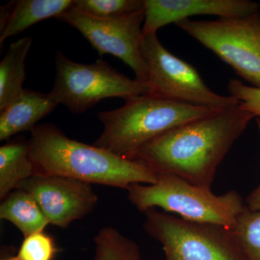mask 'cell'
I'll use <instances>...</instances> for the list:
<instances>
[{"label": "cell", "mask_w": 260, "mask_h": 260, "mask_svg": "<svg viewBox=\"0 0 260 260\" xmlns=\"http://www.w3.org/2000/svg\"><path fill=\"white\" fill-rule=\"evenodd\" d=\"M1 260H20L17 255L2 256Z\"/></svg>", "instance_id": "cell-23"}, {"label": "cell", "mask_w": 260, "mask_h": 260, "mask_svg": "<svg viewBox=\"0 0 260 260\" xmlns=\"http://www.w3.org/2000/svg\"><path fill=\"white\" fill-rule=\"evenodd\" d=\"M32 42L30 37L13 42L0 63V112L23 91V84L26 78L25 59Z\"/></svg>", "instance_id": "cell-14"}, {"label": "cell", "mask_w": 260, "mask_h": 260, "mask_svg": "<svg viewBox=\"0 0 260 260\" xmlns=\"http://www.w3.org/2000/svg\"><path fill=\"white\" fill-rule=\"evenodd\" d=\"M143 36L194 15L242 18L260 12V5L249 0H144Z\"/></svg>", "instance_id": "cell-11"}, {"label": "cell", "mask_w": 260, "mask_h": 260, "mask_svg": "<svg viewBox=\"0 0 260 260\" xmlns=\"http://www.w3.org/2000/svg\"><path fill=\"white\" fill-rule=\"evenodd\" d=\"M142 54L148 67L153 95L191 105L221 109L239 104L207 86L194 67L179 59L159 42L156 34L143 36Z\"/></svg>", "instance_id": "cell-8"}, {"label": "cell", "mask_w": 260, "mask_h": 260, "mask_svg": "<svg viewBox=\"0 0 260 260\" xmlns=\"http://www.w3.org/2000/svg\"><path fill=\"white\" fill-rule=\"evenodd\" d=\"M232 96L236 98L246 110L260 118V88L244 85L240 80L232 79L228 84Z\"/></svg>", "instance_id": "cell-21"}, {"label": "cell", "mask_w": 260, "mask_h": 260, "mask_svg": "<svg viewBox=\"0 0 260 260\" xmlns=\"http://www.w3.org/2000/svg\"><path fill=\"white\" fill-rule=\"evenodd\" d=\"M256 121L260 133V118H256ZM246 206L251 211H260V184L246 198Z\"/></svg>", "instance_id": "cell-22"}, {"label": "cell", "mask_w": 260, "mask_h": 260, "mask_svg": "<svg viewBox=\"0 0 260 260\" xmlns=\"http://www.w3.org/2000/svg\"><path fill=\"white\" fill-rule=\"evenodd\" d=\"M28 140L35 174L63 176L125 189L131 184L158 181V174L141 162L70 139L52 124L36 126Z\"/></svg>", "instance_id": "cell-2"}, {"label": "cell", "mask_w": 260, "mask_h": 260, "mask_svg": "<svg viewBox=\"0 0 260 260\" xmlns=\"http://www.w3.org/2000/svg\"><path fill=\"white\" fill-rule=\"evenodd\" d=\"M56 20L79 30L100 56L109 54L126 63L135 79L149 82L148 67L142 54L145 10L116 20L94 18L72 7Z\"/></svg>", "instance_id": "cell-9"}, {"label": "cell", "mask_w": 260, "mask_h": 260, "mask_svg": "<svg viewBox=\"0 0 260 260\" xmlns=\"http://www.w3.org/2000/svg\"><path fill=\"white\" fill-rule=\"evenodd\" d=\"M59 104L49 93L24 89L22 93L0 113V140L9 139L22 132L30 131Z\"/></svg>", "instance_id": "cell-13"}, {"label": "cell", "mask_w": 260, "mask_h": 260, "mask_svg": "<svg viewBox=\"0 0 260 260\" xmlns=\"http://www.w3.org/2000/svg\"><path fill=\"white\" fill-rule=\"evenodd\" d=\"M0 218L14 224L24 238L44 232L49 224L34 197L23 189H17L3 199Z\"/></svg>", "instance_id": "cell-15"}, {"label": "cell", "mask_w": 260, "mask_h": 260, "mask_svg": "<svg viewBox=\"0 0 260 260\" xmlns=\"http://www.w3.org/2000/svg\"><path fill=\"white\" fill-rule=\"evenodd\" d=\"M17 189L30 193L49 224L61 229L91 213L99 200L91 184L63 176L35 174Z\"/></svg>", "instance_id": "cell-10"}, {"label": "cell", "mask_w": 260, "mask_h": 260, "mask_svg": "<svg viewBox=\"0 0 260 260\" xmlns=\"http://www.w3.org/2000/svg\"><path fill=\"white\" fill-rule=\"evenodd\" d=\"M144 214L143 229L162 244L165 260H246L227 228L189 221L155 208Z\"/></svg>", "instance_id": "cell-6"}, {"label": "cell", "mask_w": 260, "mask_h": 260, "mask_svg": "<svg viewBox=\"0 0 260 260\" xmlns=\"http://www.w3.org/2000/svg\"><path fill=\"white\" fill-rule=\"evenodd\" d=\"M74 4V0H15L1 7L0 44L34 24L56 19Z\"/></svg>", "instance_id": "cell-12"}, {"label": "cell", "mask_w": 260, "mask_h": 260, "mask_svg": "<svg viewBox=\"0 0 260 260\" xmlns=\"http://www.w3.org/2000/svg\"><path fill=\"white\" fill-rule=\"evenodd\" d=\"M34 174L29 140L9 142L0 147V199H5Z\"/></svg>", "instance_id": "cell-16"}, {"label": "cell", "mask_w": 260, "mask_h": 260, "mask_svg": "<svg viewBox=\"0 0 260 260\" xmlns=\"http://www.w3.org/2000/svg\"><path fill=\"white\" fill-rule=\"evenodd\" d=\"M55 80L49 95L73 114H82L107 98L125 99L153 93L150 82L130 79L102 59L93 64L72 61L60 51L55 55Z\"/></svg>", "instance_id": "cell-5"}, {"label": "cell", "mask_w": 260, "mask_h": 260, "mask_svg": "<svg viewBox=\"0 0 260 260\" xmlns=\"http://www.w3.org/2000/svg\"><path fill=\"white\" fill-rule=\"evenodd\" d=\"M74 9L94 18L116 20L145 10L144 0H75Z\"/></svg>", "instance_id": "cell-18"}, {"label": "cell", "mask_w": 260, "mask_h": 260, "mask_svg": "<svg viewBox=\"0 0 260 260\" xmlns=\"http://www.w3.org/2000/svg\"><path fill=\"white\" fill-rule=\"evenodd\" d=\"M56 253L54 240L42 232L25 238L17 256L20 260H52Z\"/></svg>", "instance_id": "cell-20"}, {"label": "cell", "mask_w": 260, "mask_h": 260, "mask_svg": "<svg viewBox=\"0 0 260 260\" xmlns=\"http://www.w3.org/2000/svg\"><path fill=\"white\" fill-rule=\"evenodd\" d=\"M94 260H141L136 243L113 227L100 229L94 238Z\"/></svg>", "instance_id": "cell-17"}, {"label": "cell", "mask_w": 260, "mask_h": 260, "mask_svg": "<svg viewBox=\"0 0 260 260\" xmlns=\"http://www.w3.org/2000/svg\"><path fill=\"white\" fill-rule=\"evenodd\" d=\"M176 25L260 88V12L242 18L181 20Z\"/></svg>", "instance_id": "cell-7"}, {"label": "cell", "mask_w": 260, "mask_h": 260, "mask_svg": "<svg viewBox=\"0 0 260 260\" xmlns=\"http://www.w3.org/2000/svg\"><path fill=\"white\" fill-rule=\"evenodd\" d=\"M217 110L153 94L133 98L126 100L123 107L98 113L104 130L93 145L121 158L134 160L142 147L159 135Z\"/></svg>", "instance_id": "cell-3"}, {"label": "cell", "mask_w": 260, "mask_h": 260, "mask_svg": "<svg viewBox=\"0 0 260 260\" xmlns=\"http://www.w3.org/2000/svg\"><path fill=\"white\" fill-rule=\"evenodd\" d=\"M254 118L240 103L218 109L159 135L142 147L134 160L158 175L211 189L218 166Z\"/></svg>", "instance_id": "cell-1"}, {"label": "cell", "mask_w": 260, "mask_h": 260, "mask_svg": "<svg viewBox=\"0 0 260 260\" xmlns=\"http://www.w3.org/2000/svg\"><path fill=\"white\" fill-rule=\"evenodd\" d=\"M127 198L141 213L150 208H161L166 213L178 214L189 221L208 223L232 229L245 209L237 191L221 195L172 175H158L154 184H133L128 187Z\"/></svg>", "instance_id": "cell-4"}, {"label": "cell", "mask_w": 260, "mask_h": 260, "mask_svg": "<svg viewBox=\"0 0 260 260\" xmlns=\"http://www.w3.org/2000/svg\"><path fill=\"white\" fill-rule=\"evenodd\" d=\"M230 231L246 260H260V211L246 206Z\"/></svg>", "instance_id": "cell-19"}]
</instances>
